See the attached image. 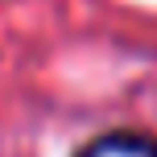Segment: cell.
<instances>
[{
    "mask_svg": "<svg viewBox=\"0 0 157 157\" xmlns=\"http://www.w3.org/2000/svg\"><path fill=\"white\" fill-rule=\"evenodd\" d=\"M75 157H157V141L141 132H108V136H95Z\"/></svg>",
    "mask_w": 157,
    "mask_h": 157,
    "instance_id": "cell-1",
    "label": "cell"
}]
</instances>
